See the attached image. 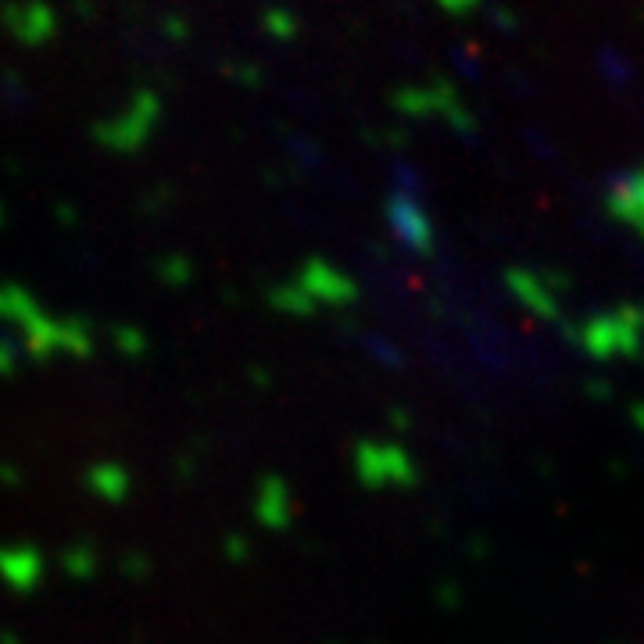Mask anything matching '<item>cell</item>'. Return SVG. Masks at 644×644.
<instances>
[{
  "instance_id": "1",
  "label": "cell",
  "mask_w": 644,
  "mask_h": 644,
  "mask_svg": "<svg viewBox=\"0 0 644 644\" xmlns=\"http://www.w3.org/2000/svg\"><path fill=\"white\" fill-rule=\"evenodd\" d=\"M158 119H162V97L154 94L151 86H136L126 111L111 115V119H105V122H94L90 136H94L105 151L133 154L144 147V140L151 136V129L158 126Z\"/></svg>"
},
{
  "instance_id": "2",
  "label": "cell",
  "mask_w": 644,
  "mask_h": 644,
  "mask_svg": "<svg viewBox=\"0 0 644 644\" xmlns=\"http://www.w3.org/2000/svg\"><path fill=\"white\" fill-rule=\"evenodd\" d=\"M47 573V562L40 556V548L33 545H0V580L19 591V595H29V591L40 584Z\"/></svg>"
},
{
  "instance_id": "3",
  "label": "cell",
  "mask_w": 644,
  "mask_h": 644,
  "mask_svg": "<svg viewBox=\"0 0 644 644\" xmlns=\"http://www.w3.org/2000/svg\"><path fill=\"white\" fill-rule=\"evenodd\" d=\"M0 22L8 25V33L15 36L19 44H44L58 33V11L47 4H29V8H4L0 11Z\"/></svg>"
},
{
  "instance_id": "4",
  "label": "cell",
  "mask_w": 644,
  "mask_h": 644,
  "mask_svg": "<svg viewBox=\"0 0 644 644\" xmlns=\"http://www.w3.org/2000/svg\"><path fill=\"white\" fill-rule=\"evenodd\" d=\"M83 480L90 487V494H97L105 501H122L129 494V487H133L126 466H119V462H94V466L86 469Z\"/></svg>"
},
{
  "instance_id": "5",
  "label": "cell",
  "mask_w": 644,
  "mask_h": 644,
  "mask_svg": "<svg viewBox=\"0 0 644 644\" xmlns=\"http://www.w3.org/2000/svg\"><path fill=\"white\" fill-rule=\"evenodd\" d=\"M283 501H287V487H283L276 476H265L262 487H258V501H254L258 520H262L265 526H283V523H287Z\"/></svg>"
},
{
  "instance_id": "6",
  "label": "cell",
  "mask_w": 644,
  "mask_h": 644,
  "mask_svg": "<svg viewBox=\"0 0 644 644\" xmlns=\"http://www.w3.org/2000/svg\"><path fill=\"white\" fill-rule=\"evenodd\" d=\"M61 351L75 355V358L94 355V330H90V319H83V315L61 319Z\"/></svg>"
},
{
  "instance_id": "7",
  "label": "cell",
  "mask_w": 644,
  "mask_h": 644,
  "mask_svg": "<svg viewBox=\"0 0 644 644\" xmlns=\"http://www.w3.org/2000/svg\"><path fill=\"white\" fill-rule=\"evenodd\" d=\"M61 565L72 580H90L97 573V548L94 545H69L61 551Z\"/></svg>"
},
{
  "instance_id": "8",
  "label": "cell",
  "mask_w": 644,
  "mask_h": 644,
  "mask_svg": "<svg viewBox=\"0 0 644 644\" xmlns=\"http://www.w3.org/2000/svg\"><path fill=\"white\" fill-rule=\"evenodd\" d=\"M108 337H111V347L122 358H140L147 351V333L140 326H129V322H115V326L108 330Z\"/></svg>"
},
{
  "instance_id": "9",
  "label": "cell",
  "mask_w": 644,
  "mask_h": 644,
  "mask_svg": "<svg viewBox=\"0 0 644 644\" xmlns=\"http://www.w3.org/2000/svg\"><path fill=\"white\" fill-rule=\"evenodd\" d=\"M154 273H158L165 287H187L193 279V262L187 254H162L158 262H154Z\"/></svg>"
},
{
  "instance_id": "10",
  "label": "cell",
  "mask_w": 644,
  "mask_h": 644,
  "mask_svg": "<svg viewBox=\"0 0 644 644\" xmlns=\"http://www.w3.org/2000/svg\"><path fill=\"white\" fill-rule=\"evenodd\" d=\"M22 344L19 341H11V337H0V377H11V372L19 369L22 362Z\"/></svg>"
},
{
  "instance_id": "11",
  "label": "cell",
  "mask_w": 644,
  "mask_h": 644,
  "mask_svg": "<svg viewBox=\"0 0 644 644\" xmlns=\"http://www.w3.org/2000/svg\"><path fill=\"white\" fill-rule=\"evenodd\" d=\"M122 573H126L129 580H144V576L151 573L147 556H140V551H126V556H122Z\"/></svg>"
},
{
  "instance_id": "12",
  "label": "cell",
  "mask_w": 644,
  "mask_h": 644,
  "mask_svg": "<svg viewBox=\"0 0 644 644\" xmlns=\"http://www.w3.org/2000/svg\"><path fill=\"white\" fill-rule=\"evenodd\" d=\"M165 198H172V190H169V187L151 190V193H144V198H140V208H144V212H158L162 204H165Z\"/></svg>"
},
{
  "instance_id": "13",
  "label": "cell",
  "mask_w": 644,
  "mask_h": 644,
  "mask_svg": "<svg viewBox=\"0 0 644 644\" xmlns=\"http://www.w3.org/2000/svg\"><path fill=\"white\" fill-rule=\"evenodd\" d=\"M223 545H226V556H234V559L248 556V540H243V537H226Z\"/></svg>"
},
{
  "instance_id": "14",
  "label": "cell",
  "mask_w": 644,
  "mask_h": 644,
  "mask_svg": "<svg viewBox=\"0 0 644 644\" xmlns=\"http://www.w3.org/2000/svg\"><path fill=\"white\" fill-rule=\"evenodd\" d=\"M165 36H176V40H183V36L190 33L187 29V22L183 19H165V29H162Z\"/></svg>"
},
{
  "instance_id": "15",
  "label": "cell",
  "mask_w": 644,
  "mask_h": 644,
  "mask_svg": "<svg viewBox=\"0 0 644 644\" xmlns=\"http://www.w3.org/2000/svg\"><path fill=\"white\" fill-rule=\"evenodd\" d=\"M0 480H4L11 491H15V487H22V473L19 469H11V466H4V462H0Z\"/></svg>"
},
{
  "instance_id": "16",
  "label": "cell",
  "mask_w": 644,
  "mask_h": 644,
  "mask_svg": "<svg viewBox=\"0 0 644 644\" xmlns=\"http://www.w3.org/2000/svg\"><path fill=\"white\" fill-rule=\"evenodd\" d=\"M265 22H269V25H276V29H273L276 36H287V29H283V25H294V22H290V15L283 19L279 11H269V15H265Z\"/></svg>"
},
{
  "instance_id": "17",
  "label": "cell",
  "mask_w": 644,
  "mask_h": 644,
  "mask_svg": "<svg viewBox=\"0 0 644 644\" xmlns=\"http://www.w3.org/2000/svg\"><path fill=\"white\" fill-rule=\"evenodd\" d=\"M0 644H22L15 634H11V630H4V627H0Z\"/></svg>"
},
{
  "instance_id": "18",
  "label": "cell",
  "mask_w": 644,
  "mask_h": 644,
  "mask_svg": "<svg viewBox=\"0 0 644 644\" xmlns=\"http://www.w3.org/2000/svg\"><path fill=\"white\" fill-rule=\"evenodd\" d=\"M0 226H4V208H0Z\"/></svg>"
}]
</instances>
